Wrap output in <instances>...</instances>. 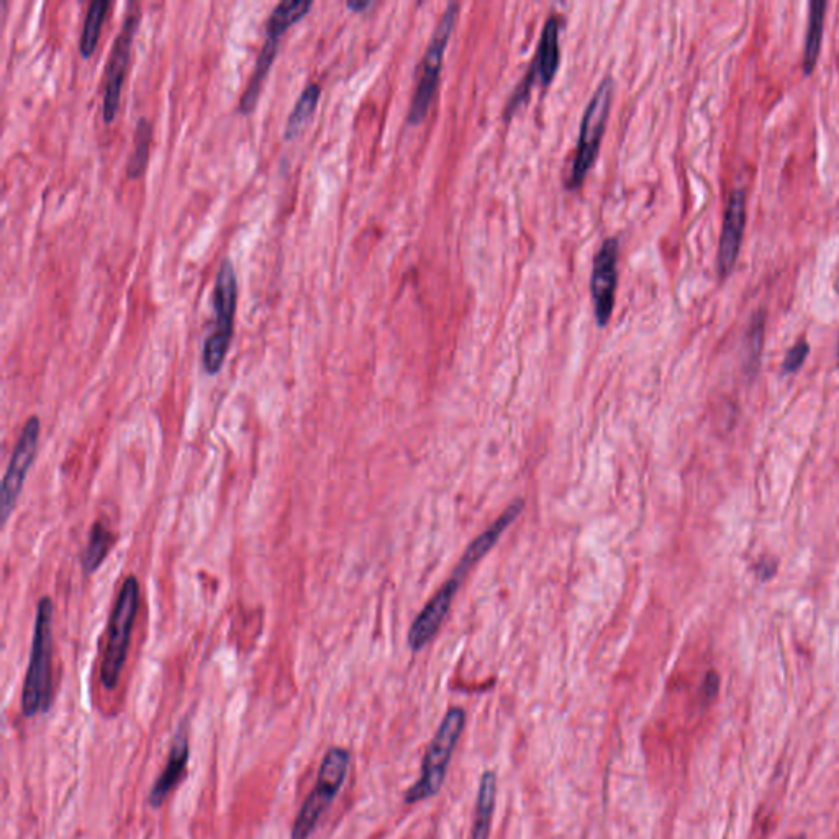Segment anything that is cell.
Returning <instances> with one entry per match:
<instances>
[{"label":"cell","mask_w":839,"mask_h":839,"mask_svg":"<svg viewBox=\"0 0 839 839\" xmlns=\"http://www.w3.org/2000/svg\"><path fill=\"white\" fill-rule=\"evenodd\" d=\"M51 661H53V604L43 597L37 605L32 651L23 682L22 712L27 718L46 713L51 707Z\"/></svg>","instance_id":"1"},{"label":"cell","mask_w":839,"mask_h":839,"mask_svg":"<svg viewBox=\"0 0 839 839\" xmlns=\"http://www.w3.org/2000/svg\"><path fill=\"white\" fill-rule=\"evenodd\" d=\"M140 604V584L135 576L123 581L107 628L104 658L100 664V682L105 690H114L127 663L128 648L132 640L133 623Z\"/></svg>","instance_id":"2"},{"label":"cell","mask_w":839,"mask_h":839,"mask_svg":"<svg viewBox=\"0 0 839 839\" xmlns=\"http://www.w3.org/2000/svg\"><path fill=\"white\" fill-rule=\"evenodd\" d=\"M236 300H238V281L235 268L230 259H223L215 276L214 302L215 325L210 330L202 351V363L210 376H215L223 368L227 359L228 348L232 343L233 322H235Z\"/></svg>","instance_id":"3"},{"label":"cell","mask_w":839,"mask_h":839,"mask_svg":"<svg viewBox=\"0 0 839 839\" xmlns=\"http://www.w3.org/2000/svg\"><path fill=\"white\" fill-rule=\"evenodd\" d=\"M466 725V713L463 708H451L446 717L443 718L440 728L436 731L435 738L431 740L427 748L422 764V776L417 784L410 787L405 795V802L418 803L422 800L431 799L440 792L448 772L449 761L453 756L456 744H458L461 733Z\"/></svg>","instance_id":"4"},{"label":"cell","mask_w":839,"mask_h":839,"mask_svg":"<svg viewBox=\"0 0 839 839\" xmlns=\"http://www.w3.org/2000/svg\"><path fill=\"white\" fill-rule=\"evenodd\" d=\"M350 769V753L345 748H330L318 769L317 784L300 808L291 830V839H309L318 821L332 805L345 784Z\"/></svg>","instance_id":"5"},{"label":"cell","mask_w":839,"mask_h":839,"mask_svg":"<svg viewBox=\"0 0 839 839\" xmlns=\"http://www.w3.org/2000/svg\"><path fill=\"white\" fill-rule=\"evenodd\" d=\"M458 12V4H449L446 7L445 14L441 15L438 27L431 37L425 56H423L422 68H420V74H418L417 87H415V94H413L409 110V122L413 125L422 122L428 109H430L431 100L435 97L436 89H438V79H440L441 64H443V58H445L449 37H451L456 20H458Z\"/></svg>","instance_id":"6"},{"label":"cell","mask_w":839,"mask_h":839,"mask_svg":"<svg viewBox=\"0 0 839 839\" xmlns=\"http://www.w3.org/2000/svg\"><path fill=\"white\" fill-rule=\"evenodd\" d=\"M613 82L607 78L600 82L594 97L587 105L586 114L582 117L581 137L577 143L576 156L572 163L569 184L571 189L581 186L586 179L590 168L594 166L595 158L599 153L600 141L604 137L605 125H607L608 112L612 104Z\"/></svg>","instance_id":"7"},{"label":"cell","mask_w":839,"mask_h":839,"mask_svg":"<svg viewBox=\"0 0 839 839\" xmlns=\"http://www.w3.org/2000/svg\"><path fill=\"white\" fill-rule=\"evenodd\" d=\"M140 23V10L138 5L133 4L128 10L125 22H123L120 33L115 38L114 46L110 50L109 61L105 68V89L104 104H102V115L105 123L114 122L117 115L120 96H122L123 79L127 73L130 53H132L133 37L138 30Z\"/></svg>","instance_id":"8"},{"label":"cell","mask_w":839,"mask_h":839,"mask_svg":"<svg viewBox=\"0 0 839 839\" xmlns=\"http://www.w3.org/2000/svg\"><path fill=\"white\" fill-rule=\"evenodd\" d=\"M38 438H40V420L37 417H30L23 425L22 433L17 440L4 474V481H2L0 510H2L4 522L10 517V513L14 512L15 504L22 494L28 471L32 468L35 456H37Z\"/></svg>","instance_id":"9"},{"label":"cell","mask_w":839,"mask_h":839,"mask_svg":"<svg viewBox=\"0 0 839 839\" xmlns=\"http://www.w3.org/2000/svg\"><path fill=\"white\" fill-rule=\"evenodd\" d=\"M618 248L620 246H618L617 238H607L594 258L590 292H592V300H594L595 318H597L600 327H605L610 322L613 307H615L618 282Z\"/></svg>","instance_id":"10"},{"label":"cell","mask_w":839,"mask_h":839,"mask_svg":"<svg viewBox=\"0 0 839 839\" xmlns=\"http://www.w3.org/2000/svg\"><path fill=\"white\" fill-rule=\"evenodd\" d=\"M459 582H463V579L458 576L453 577V574H451L448 581L436 592L435 597L425 605L420 615L413 620L409 631V646L413 651H420L423 646H427L435 638L436 633L445 622V618L448 617L449 608L453 605L456 592L461 586Z\"/></svg>","instance_id":"11"},{"label":"cell","mask_w":839,"mask_h":839,"mask_svg":"<svg viewBox=\"0 0 839 839\" xmlns=\"http://www.w3.org/2000/svg\"><path fill=\"white\" fill-rule=\"evenodd\" d=\"M744 227H746V194L743 189L731 192L725 217H723L722 236L718 246V276L722 279L730 276L735 269L736 259L740 254L743 241Z\"/></svg>","instance_id":"12"},{"label":"cell","mask_w":839,"mask_h":839,"mask_svg":"<svg viewBox=\"0 0 839 839\" xmlns=\"http://www.w3.org/2000/svg\"><path fill=\"white\" fill-rule=\"evenodd\" d=\"M189 754L191 751H189L187 736L182 733L174 736L166 767L161 772V776L156 779L150 792L151 807H161L168 799V795L176 789V785L182 781V777L186 774Z\"/></svg>","instance_id":"13"},{"label":"cell","mask_w":839,"mask_h":839,"mask_svg":"<svg viewBox=\"0 0 839 839\" xmlns=\"http://www.w3.org/2000/svg\"><path fill=\"white\" fill-rule=\"evenodd\" d=\"M559 66V20L556 15H551L548 22L545 23L543 33H541L540 46L536 50L535 59L530 66L531 78L536 76L540 81L548 86L549 82L553 81L558 71Z\"/></svg>","instance_id":"14"},{"label":"cell","mask_w":839,"mask_h":839,"mask_svg":"<svg viewBox=\"0 0 839 839\" xmlns=\"http://www.w3.org/2000/svg\"><path fill=\"white\" fill-rule=\"evenodd\" d=\"M279 41H281V38L274 37H266V40H264L263 48L259 51L258 59H256V64H254L250 81L246 84L245 92H243V96L240 99V107L238 109H240L241 114H250L251 110L254 109V105L258 102L259 92H261L264 78H266V74L269 73V69L273 66L274 58H276Z\"/></svg>","instance_id":"15"},{"label":"cell","mask_w":839,"mask_h":839,"mask_svg":"<svg viewBox=\"0 0 839 839\" xmlns=\"http://www.w3.org/2000/svg\"><path fill=\"white\" fill-rule=\"evenodd\" d=\"M495 799H497V776L495 772L482 774L479 792H477L476 817L472 823L469 839H489L490 826L494 818Z\"/></svg>","instance_id":"16"},{"label":"cell","mask_w":839,"mask_h":839,"mask_svg":"<svg viewBox=\"0 0 839 839\" xmlns=\"http://www.w3.org/2000/svg\"><path fill=\"white\" fill-rule=\"evenodd\" d=\"M826 9H828V4H826L825 0L810 2L807 35H805V48H803V69H805V73L807 74L812 73L813 69H815L818 56H820Z\"/></svg>","instance_id":"17"},{"label":"cell","mask_w":839,"mask_h":839,"mask_svg":"<svg viewBox=\"0 0 839 839\" xmlns=\"http://www.w3.org/2000/svg\"><path fill=\"white\" fill-rule=\"evenodd\" d=\"M312 0H282L266 22V37L281 38L287 28L299 22L312 9Z\"/></svg>","instance_id":"18"},{"label":"cell","mask_w":839,"mask_h":839,"mask_svg":"<svg viewBox=\"0 0 839 839\" xmlns=\"http://www.w3.org/2000/svg\"><path fill=\"white\" fill-rule=\"evenodd\" d=\"M114 535L109 528L105 527L104 523L97 522L92 527L89 541H87L86 549L82 554V567L87 574H92L99 569L100 564L104 563L107 554L114 546Z\"/></svg>","instance_id":"19"},{"label":"cell","mask_w":839,"mask_h":839,"mask_svg":"<svg viewBox=\"0 0 839 839\" xmlns=\"http://www.w3.org/2000/svg\"><path fill=\"white\" fill-rule=\"evenodd\" d=\"M320 84L317 82H310L305 86L304 91L300 94L299 99L295 100L294 109L287 117L286 130H284V137L286 140H292L297 137L300 128L304 127V123L309 120L313 110L317 109L318 100H320Z\"/></svg>","instance_id":"20"},{"label":"cell","mask_w":839,"mask_h":839,"mask_svg":"<svg viewBox=\"0 0 839 839\" xmlns=\"http://www.w3.org/2000/svg\"><path fill=\"white\" fill-rule=\"evenodd\" d=\"M151 137H153V125L148 118L141 117L135 128L132 155L128 159L127 171L132 179H138L145 173L148 156H150Z\"/></svg>","instance_id":"21"},{"label":"cell","mask_w":839,"mask_h":839,"mask_svg":"<svg viewBox=\"0 0 839 839\" xmlns=\"http://www.w3.org/2000/svg\"><path fill=\"white\" fill-rule=\"evenodd\" d=\"M110 4L107 0H96L87 9L86 20L82 27L81 40H79V51L84 58H89L96 51L99 43L100 28L104 22Z\"/></svg>","instance_id":"22"},{"label":"cell","mask_w":839,"mask_h":839,"mask_svg":"<svg viewBox=\"0 0 839 839\" xmlns=\"http://www.w3.org/2000/svg\"><path fill=\"white\" fill-rule=\"evenodd\" d=\"M764 328H766V312L758 310L749 323L748 338H746V368L749 376H756L761 363L762 345H764Z\"/></svg>","instance_id":"23"},{"label":"cell","mask_w":839,"mask_h":839,"mask_svg":"<svg viewBox=\"0 0 839 839\" xmlns=\"http://www.w3.org/2000/svg\"><path fill=\"white\" fill-rule=\"evenodd\" d=\"M808 353H810V346H808L807 341H799L797 345L790 348L789 353L785 356L784 364H782V371H784L785 374H794V372L799 371V369L802 368L803 363H805Z\"/></svg>","instance_id":"24"},{"label":"cell","mask_w":839,"mask_h":839,"mask_svg":"<svg viewBox=\"0 0 839 839\" xmlns=\"http://www.w3.org/2000/svg\"><path fill=\"white\" fill-rule=\"evenodd\" d=\"M718 690H720V676L717 672L710 671L705 677V682H703V695L707 699H713L718 694Z\"/></svg>","instance_id":"25"},{"label":"cell","mask_w":839,"mask_h":839,"mask_svg":"<svg viewBox=\"0 0 839 839\" xmlns=\"http://www.w3.org/2000/svg\"><path fill=\"white\" fill-rule=\"evenodd\" d=\"M777 571V561L776 559H761V563L758 564L756 567V572H758V577L761 581H769L772 577L776 576Z\"/></svg>","instance_id":"26"},{"label":"cell","mask_w":839,"mask_h":839,"mask_svg":"<svg viewBox=\"0 0 839 839\" xmlns=\"http://www.w3.org/2000/svg\"><path fill=\"white\" fill-rule=\"evenodd\" d=\"M346 5H348V9L354 10V12H363V10H366L368 9V7H371V2H368V0H363V2H356V0H354V2H348V4Z\"/></svg>","instance_id":"27"},{"label":"cell","mask_w":839,"mask_h":839,"mask_svg":"<svg viewBox=\"0 0 839 839\" xmlns=\"http://www.w3.org/2000/svg\"><path fill=\"white\" fill-rule=\"evenodd\" d=\"M792 839H805V838H803V836H797V838H792Z\"/></svg>","instance_id":"28"},{"label":"cell","mask_w":839,"mask_h":839,"mask_svg":"<svg viewBox=\"0 0 839 839\" xmlns=\"http://www.w3.org/2000/svg\"><path fill=\"white\" fill-rule=\"evenodd\" d=\"M838 358H839V350H838Z\"/></svg>","instance_id":"29"}]
</instances>
